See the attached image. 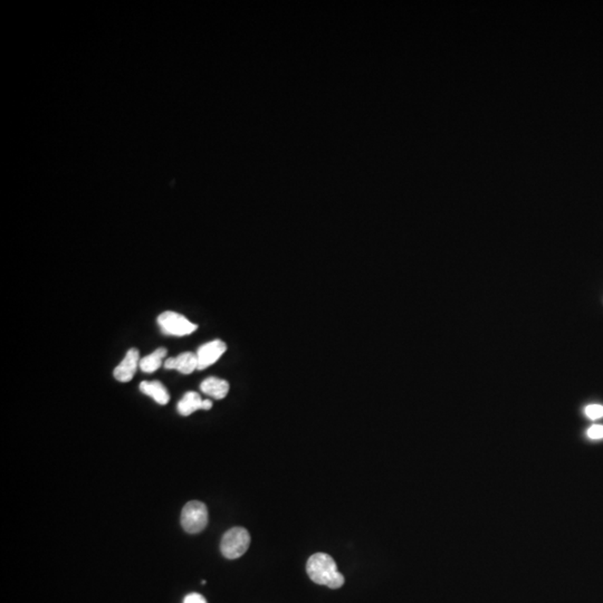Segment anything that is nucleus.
Returning a JSON list of instances; mask_svg holds the SVG:
<instances>
[{"instance_id": "2", "label": "nucleus", "mask_w": 603, "mask_h": 603, "mask_svg": "<svg viewBox=\"0 0 603 603\" xmlns=\"http://www.w3.org/2000/svg\"><path fill=\"white\" fill-rule=\"evenodd\" d=\"M251 544V535L244 527H232L226 532L220 543V551L225 558L236 560L245 554Z\"/></svg>"}, {"instance_id": "8", "label": "nucleus", "mask_w": 603, "mask_h": 603, "mask_svg": "<svg viewBox=\"0 0 603 603\" xmlns=\"http://www.w3.org/2000/svg\"><path fill=\"white\" fill-rule=\"evenodd\" d=\"M201 390L205 395H210L217 400H222L229 393V383L226 380L210 376L201 382Z\"/></svg>"}, {"instance_id": "10", "label": "nucleus", "mask_w": 603, "mask_h": 603, "mask_svg": "<svg viewBox=\"0 0 603 603\" xmlns=\"http://www.w3.org/2000/svg\"><path fill=\"white\" fill-rule=\"evenodd\" d=\"M201 409L203 410V400L199 393L193 391L186 393L178 403V412L184 417L190 416Z\"/></svg>"}, {"instance_id": "7", "label": "nucleus", "mask_w": 603, "mask_h": 603, "mask_svg": "<svg viewBox=\"0 0 603 603\" xmlns=\"http://www.w3.org/2000/svg\"><path fill=\"white\" fill-rule=\"evenodd\" d=\"M163 366L168 370H178L180 374H190L198 370L197 353L184 352L177 358H169L163 363Z\"/></svg>"}, {"instance_id": "12", "label": "nucleus", "mask_w": 603, "mask_h": 603, "mask_svg": "<svg viewBox=\"0 0 603 603\" xmlns=\"http://www.w3.org/2000/svg\"><path fill=\"white\" fill-rule=\"evenodd\" d=\"M585 414L590 419H600L603 417V406L601 405H590L585 408Z\"/></svg>"}, {"instance_id": "13", "label": "nucleus", "mask_w": 603, "mask_h": 603, "mask_svg": "<svg viewBox=\"0 0 603 603\" xmlns=\"http://www.w3.org/2000/svg\"><path fill=\"white\" fill-rule=\"evenodd\" d=\"M587 437L593 441H599L603 439V426L602 424H593L592 427L587 429Z\"/></svg>"}, {"instance_id": "1", "label": "nucleus", "mask_w": 603, "mask_h": 603, "mask_svg": "<svg viewBox=\"0 0 603 603\" xmlns=\"http://www.w3.org/2000/svg\"><path fill=\"white\" fill-rule=\"evenodd\" d=\"M309 577L316 585H326L330 589H339L345 585V577L338 570L337 563L326 553H315L306 564Z\"/></svg>"}, {"instance_id": "11", "label": "nucleus", "mask_w": 603, "mask_h": 603, "mask_svg": "<svg viewBox=\"0 0 603 603\" xmlns=\"http://www.w3.org/2000/svg\"><path fill=\"white\" fill-rule=\"evenodd\" d=\"M167 353H168L167 349L159 347L157 350L153 351L151 354L147 355L140 360V369L145 374H153V372L157 371V369H160V366L165 363L163 359L166 358Z\"/></svg>"}, {"instance_id": "4", "label": "nucleus", "mask_w": 603, "mask_h": 603, "mask_svg": "<svg viewBox=\"0 0 603 603\" xmlns=\"http://www.w3.org/2000/svg\"><path fill=\"white\" fill-rule=\"evenodd\" d=\"M157 324L163 334L171 337H186L197 331L198 328L197 324L191 323L184 315L171 311L159 315Z\"/></svg>"}, {"instance_id": "6", "label": "nucleus", "mask_w": 603, "mask_h": 603, "mask_svg": "<svg viewBox=\"0 0 603 603\" xmlns=\"http://www.w3.org/2000/svg\"><path fill=\"white\" fill-rule=\"evenodd\" d=\"M140 366V353L138 349L132 347L126 352V358L121 361L117 368L114 369L115 379L120 382H129L133 379L136 370Z\"/></svg>"}, {"instance_id": "14", "label": "nucleus", "mask_w": 603, "mask_h": 603, "mask_svg": "<svg viewBox=\"0 0 603 603\" xmlns=\"http://www.w3.org/2000/svg\"><path fill=\"white\" fill-rule=\"evenodd\" d=\"M184 603H207V600L199 593H190L184 598Z\"/></svg>"}, {"instance_id": "15", "label": "nucleus", "mask_w": 603, "mask_h": 603, "mask_svg": "<svg viewBox=\"0 0 603 603\" xmlns=\"http://www.w3.org/2000/svg\"><path fill=\"white\" fill-rule=\"evenodd\" d=\"M211 407H213V402L210 400H208V399L203 400V410H209V409H211Z\"/></svg>"}, {"instance_id": "3", "label": "nucleus", "mask_w": 603, "mask_h": 603, "mask_svg": "<svg viewBox=\"0 0 603 603\" xmlns=\"http://www.w3.org/2000/svg\"><path fill=\"white\" fill-rule=\"evenodd\" d=\"M208 524V508L199 501L184 505L181 512V526L189 534L201 533Z\"/></svg>"}, {"instance_id": "9", "label": "nucleus", "mask_w": 603, "mask_h": 603, "mask_svg": "<svg viewBox=\"0 0 603 603\" xmlns=\"http://www.w3.org/2000/svg\"><path fill=\"white\" fill-rule=\"evenodd\" d=\"M142 393L149 395L159 405H167L170 400L168 390L159 381H143L140 385Z\"/></svg>"}, {"instance_id": "5", "label": "nucleus", "mask_w": 603, "mask_h": 603, "mask_svg": "<svg viewBox=\"0 0 603 603\" xmlns=\"http://www.w3.org/2000/svg\"><path fill=\"white\" fill-rule=\"evenodd\" d=\"M227 350V345L222 340H214L201 345L197 351L198 370H205L216 363Z\"/></svg>"}]
</instances>
